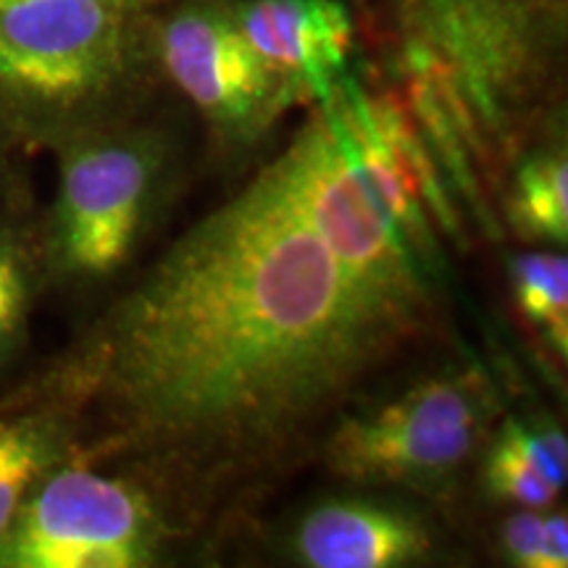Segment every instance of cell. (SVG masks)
I'll return each instance as SVG.
<instances>
[{"label":"cell","instance_id":"cell-1","mask_svg":"<svg viewBox=\"0 0 568 568\" xmlns=\"http://www.w3.org/2000/svg\"><path fill=\"white\" fill-rule=\"evenodd\" d=\"M422 329L337 258L268 161L113 305L77 374L109 424L101 453L180 535L322 445Z\"/></svg>","mask_w":568,"mask_h":568},{"label":"cell","instance_id":"cell-2","mask_svg":"<svg viewBox=\"0 0 568 568\" xmlns=\"http://www.w3.org/2000/svg\"><path fill=\"white\" fill-rule=\"evenodd\" d=\"M361 30L460 213L500 237L510 166L566 122L568 0H366Z\"/></svg>","mask_w":568,"mask_h":568},{"label":"cell","instance_id":"cell-3","mask_svg":"<svg viewBox=\"0 0 568 568\" xmlns=\"http://www.w3.org/2000/svg\"><path fill=\"white\" fill-rule=\"evenodd\" d=\"M153 13L126 0L0 3V122L55 145L126 124L161 77Z\"/></svg>","mask_w":568,"mask_h":568},{"label":"cell","instance_id":"cell-4","mask_svg":"<svg viewBox=\"0 0 568 568\" xmlns=\"http://www.w3.org/2000/svg\"><path fill=\"white\" fill-rule=\"evenodd\" d=\"M500 408L487 368L447 366L372 408L339 414L318 447L329 474L351 485L437 495L487 445Z\"/></svg>","mask_w":568,"mask_h":568},{"label":"cell","instance_id":"cell-5","mask_svg":"<svg viewBox=\"0 0 568 568\" xmlns=\"http://www.w3.org/2000/svg\"><path fill=\"white\" fill-rule=\"evenodd\" d=\"M274 163L297 209L337 258L397 311L432 326L435 274L376 195L332 98L314 103Z\"/></svg>","mask_w":568,"mask_h":568},{"label":"cell","instance_id":"cell-6","mask_svg":"<svg viewBox=\"0 0 568 568\" xmlns=\"http://www.w3.org/2000/svg\"><path fill=\"white\" fill-rule=\"evenodd\" d=\"M59 151L51 258L63 274L101 280L130 261L151 224L172 151L155 126L130 122L82 134Z\"/></svg>","mask_w":568,"mask_h":568},{"label":"cell","instance_id":"cell-7","mask_svg":"<svg viewBox=\"0 0 568 568\" xmlns=\"http://www.w3.org/2000/svg\"><path fill=\"white\" fill-rule=\"evenodd\" d=\"M176 531L151 489L80 464H59L21 503L0 542L3 568L155 566Z\"/></svg>","mask_w":568,"mask_h":568},{"label":"cell","instance_id":"cell-8","mask_svg":"<svg viewBox=\"0 0 568 568\" xmlns=\"http://www.w3.org/2000/svg\"><path fill=\"white\" fill-rule=\"evenodd\" d=\"M163 80L193 103L222 145L251 148L301 103L232 17L230 0H176L153 13Z\"/></svg>","mask_w":568,"mask_h":568},{"label":"cell","instance_id":"cell-9","mask_svg":"<svg viewBox=\"0 0 568 568\" xmlns=\"http://www.w3.org/2000/svg\"><path fill=\"white\" fill-rule=\"evenodd\" d=\"M230 9L297 101H326L351 74L358 27L343 0H230Z\"/></svg>","mask_w":568,"mask_h":568},{"label":"cell","instance_id":"cell-10","mask_svg":"<svg viewBox=\"0 0 568 568\" xmlns=\"http://www.w3.org/2000/svg\"><path fill=\"white\" fill-rule=\"evenodd\" d=\"M432 542L429 527L408 508L335 497L297 518L290 550L308 568H400L429 556Z\"/></svg>","mask_w":568,"mask_h":568},{"label":"cell","instance_id":"cell-11","mask_svg":"<svg viewBox=\"0 0 568 568\" xmlns=\"http://www.w3.org/2000/svg\"><path fill=\"white\" fill-rule=\"evenodd\" d=\"M485 447L481 477L495 500L545 510L564 493L568 445L556 418L506 416Z\"/></svg>","mask_w":568,"mask_h":568},{"label":"cell","instance_id":"cell-12","mask_svg":"<svg viewBox=\"0 0 568 568\" xmlns=\"http://www.w3.org/2000/svg\"><path fill=\"white\" fill-rule=\"evenodd\" d=\"M500 226L531 245L564 251L568 240L566 132H552L518 155L497 201Z\"/></svg>","mask_w":568,"mask_h":568},{"label":"cell","instance_id":"cell-13","mask_svg":"<svg viewBox=\"0 0 568 568\" xmlns=\"http://www.w3.org/2000/svg\"><path fill=\"white\" fill-rule=\"evenodd\" d=\"M510 287L518 314L537 343L560 361L568 358V264L558 247L527 251L510 258Z\"/></svg>","mask_w":568,"mask_h":568},{"label":"cell","instance_id":"cell-14","mask_svg":"<svg viewBox=\"0 0 568 568\" xmlns=\"http://www.w3.org/2000/svg\"><path fill=\"white\" fill-rule=\"evenodd\" d=\"M63 450L67 439L55 418L21 416L0 422V542L32 487L61 464Z\"/></svg>","mask_w":568,"mask_h":568},{"label":"cell","instance_id":"cell-15","mask_svg":"<svg viewBox=\"0 0 568 568\" xmlns=\"http://www.w3.org/2000/svg\"><path fill=\"white\" fill-rule=\"evenodd\" d=\"M30 305V276L19 240L0 230V358L17 343Z\"/></svg>","mask_w":568,"mask_h":568},{"label":"cell","instance_id":"cell-16","mask_svg":"<svg viewBox=\"0 0 568 568\" xmlns=\"http://www.w3.org/2000/svg\"><path fill=\"white\" fill-rule=\"evenodd\" d=\"M500 548L510 566L550 568L545 548V524L537 508H518L500 527Z\"/></svg>","mask_w":568,"mask_h":568},{"label":"cell","instance_id":"cell-17","mask_svg":"<svg viewBox=\"0 0 568 568\" xmlns=\"http://www.w3.org/2000/svg\"><path fill=\"white\" fill-rule=\"evenodd\" d=\"M545 524V548H548L550 568L568 566V518L566 510H552L542 516Z\"/></svg>","mask_w":568,"mask_h":568},{"label":"cell","instance_id":"cell-18","mask_svg":"<svg viewBox=\"0 0 568 568\" xmlns=\"http://www.w3.org/2000/svg\"><path fill=\"white\" fill-rule=\"evenodd\" d=\"M0 3H6V0H0ZM126 3H134L140 6V9H161V6H166L169 0H126Z\"/></svg>","mask_w":568,"mask_h":568}]
</instances>
